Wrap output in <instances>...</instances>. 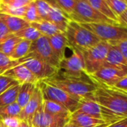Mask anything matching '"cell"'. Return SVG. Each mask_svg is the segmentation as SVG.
I'll return each mask as SVG.
<instances>
[{"instance_id":"cell-17","label":"cell","mask_w":127,"mask_h":127,"mask_svg":"<svg viewBox=\"0 0 127 127\" xmlns=\"http://www.w3.org/2000/svg\"><path fill=\"white\" fill-rule=\"evenodd\" d=\"M48 39L53 53L59 60V61L64 58H65L66 49L69 48V43L65 37L64 33H58L48 37Z\"/></svg>"},{"instance_id":"cell-20","label":"cell","mask_w":127,"mask_h":127,"mask_svg":"<svg viewBox=\"0 0 127 127\" xmlns=\"http://www.w3.org/2000/svg\"><path fill=\"white\" fill-rule=\"evenodd\" d=\"M0 20L6 26L11 34H16L18 32L29 27L30 23L26 22L23 18L0 14Z\"/></svg>"},{"instance_id":"cell-24","label":"cell","mask_w":127,"mask_h":127,"mask_svg":"<svg viewBox=\"0 0 127 127\" xmlns=\"http://www.w3.org/2000/svg\"><path fill=\"white\" fill-rule=\"evenodd\" d=\"M22 39L19 38L14 34H10L0 41V52L8 56H11L16 45Z\"/></svg>"},{"instance_id":"cell-8","label":"cell","mask_w":127,"mask_h":127,"mask_svg":"<svg viewBox=\"0 0 127 127\" xmlns=\"http://www.w3.org/2000/svg\"><path fill=\"white\" fill-rule=\"evenodd\" d=\"M70 19L80 24L111 23L118 24L92 8L86 1L76 2L75 8L69 16Z\"/></svg>"},{"instance_id":"cell-25","label":"cell","mask_w":127,"mask_h":127,"mask_svg":"<svg viewBox=\"0 0 127 127\" xmlns=\"http://www.w3.org/2000/svg\"><path fill=\"white\" fill-rule=\"evenodd\" d=\"M30 25L34 29H36L42 35L46 36L47 37H49L54 34H56L61 32L53 24L44 20L31 23Z\"/></svg>"},{"instance_id":"cell-15","label":"cell","mask_w":127,"mask_h":127,"mask_svg":"<svg viewBox=\"0 0 127 127\" xmlns=\"http://www.w3.org/2000/svg\"><path fill=\"white\" fill-rule=\"evenodd\" d=\"M2 75L13 79L17 82L20 85L26 83L37 85L40 82V80L23 64H19L14 67L5 72Z\"/></svg>"},{"instance_id":"cell-48","label":"cell","mask_w":127,"mask_h":127,"mask_svg":"<svg viewBox=\"0 0 127 127\" xmlns=\"http://www.w3.org/2000/svg\"><path fill=\"white\" fill-rule=\"evenodd\" d=\"M123 2H126V3H127V0H122Z\"/></svg>"},{"instance_id":"cell-50","label":"cell","mask_w":127,"mask_h":127,"mask_svg":"<svg viewBox=\"0 0 127 127\" xmlns=\"http://www.w3.org/2000/svg\"><path fill=\"white\" fill-rule=\"evenodd\" d=\"M31 127H32V126H31Z\"/></svg>"},{"instance_id":"cell-21","label":"cell","mask_w":127,"mask_h":127,"mask_svg":"<svg viewBox=\"0 0 127 127\" xmlns=\"http://www.w3.org/2000/svg\"><path fill=\"white\" fill-rule=\"evenodd\" d=\"M43 108L46 112H47L52 115L68 117H70L71 115V112L67 108H66L62 105H61L58 102H53V101L43 99Z\"/></svg>"},{"instance_id":"cell-6","label":"cell","mask_w":127,"mask_h":127,"mask_svg":"<svg viewBox=\"0 0 127 127\" xmlns=\"http://www.w3.org/2000/svg\"><path fill=\"white\" fill-rule=\"evenodd\" d=\"M109 46L108 42L99 41L94 46L81 51L88 76L103 67Z\"/></svg>"},{"instance_id":"cell-33","label":"cell","mask_w":127,"mask_h":127,"mask_svg":"<svg viewBox=\"0 0 127 127\" xmlns=\"http://www.w3.org/2000/svg\"><path fill=\"white\" fill-rule=\"evenodd\" d=\"M34 5L37 14L40 18V20H45L49 13L51 8V4L47 1H46V0H35Z\"/></svg>"},{"instance_id":"cell-13","label":"cell","mask_w":127,"mask_h":127,"mask_svg":"<svg viewBox=\"0 0 127 127\" xmlns=\"http://www.w3.org/2000/svg\"><path fill=\"white\" fill-rule=\"evenodd\" d=\"M70 120L68 117L52 115L43 110V105L36 111L31 122L32 127H64Z\"/></svg>"},{"instance_id":"cell-26","label":"cell","mask_w":127,"mask_h":127,"mask_svg":"<svg viewBox=\"0 0 127 127\" xmlns=\"http://www.w3.org/2000/svg\"><path fill=\"white\" fill-rule=\"evenodd\" d=\"M20 85H17L8 89L0 95V108L16 102Z\"/></svg>"},{"instance_id":"cell-10","label":"cell","mask_w":127,"mask_h":127,"mask_svg":"<svg viewBox=\"0 0 127 127\" xmlns=\"http://www.w3.org/2000/svg\"><path fill=\"white\" fill-rule=\"evenodd\" d=\"M29 55L58 68L59 60L53 53L49 39L46 36L42 35L37 40L32 43Z\"/></svg>"},{"instance_id":"cell-42","label":"cell","mask_w":127,"mask_h":127,"mask_svg":"<svg viewBox=\"0 0 127 127\" xmlns=\"http://www.w3.org/2000/svg\"><path fill=\"white\" fill-rule=\"evenodd\" d=\"M107 127H127V118H124L120 121L112 123Z\"/></svg>"},{"instance_id":"cell-34","label":"cell","mask_w":127,"mask_h":127,"mask_svg":"<svg viewBox=\"0 0 127 127\" xmlns=\"http://www.w3.org/2000/svg\"><path fill=\"white\" fill-rule=\"evenodd\" d=\"M26 22H28L29 23H36L38 22L40 20V18L39 17L36 8H35V5H34V2L31 3L30 5H29L25 10L24 12V15L23 17Z\"/></svg>"},{"instance_id":"cell-40","label":"cell","mask_w":127,"mask_h":127,"mask_svg":"<svg viewBox=\"0 0 127 127\" xmlns=\"http://www.w3.org/2000/svg\"><path fill=\"white\" fill-rule=\"evenodd\" d=\"M10 34L11 33L9 32L6 26L2 23V21L0 20V41Z\"/></svg>"},{"instance_id":"cell-12","label":"cell","mask_w":127,"mask_h":127,"mask_svg":"<svg viewBox=\"0 0 127 127\" xmlns=\"http://www.w3.org/2000/svg\"><path fill=\"white\" fill-rule=\"evenodd\" d=\"M127 75V69L103 67L88 76L96 85L114 86L121 78Z\"/></svg>"},{"instance_id":"cell-32","label":"cell","mask_w":127,"mask_h":127,"mask_svg":"<svg viewBox=\"0 0 127 127\" xmlns=\"http://www.w3.org/2000/svg\"><path fill=\"white\" fill-rule=\"evenodd\" d=\"M105 2L117 18L121 15L127 8V3L123 2L122 0H105Z\"/></svg>"},{"instance_id":"cell-45","label":"cell","mask_w":127,"mask_h":127,"mask_svg":"<svg viewBox=\"0 0 127 127\" xmlns=\"http://www.w3.org/2000/svg\"><path fill=\"white\" fill-rule=\"evenodd\" d=\"M18 127H31V126L27 122H26L24 120H22Z\"/></svg>"},{"instance_id":"cell-39","label":"cell","mask_w":127,"mask_h":127,"mask_svg":"<svg viewBox=\"0 0 127 127\" xmlns=\"http://www.w3.org/2000/svg\"><path fill=\"white\" fill-rule=\"evenodd\" d=\"M114 87L126 91H127V75H126L125 76H123V78H121L114 85Z\"/></svg>"},{"instance_id":"cell-14","label":"cell","mask_w":127,"mask_h":127,"mask_svg":"<svg viewBox=\"0 0 127 127\" xmlns=\"http://www.w3.org/2000/svg\"><path fill=\"white\" fill-rule=\"evenodd\" d=\"M43 96L39 86L37 85L30 100L24 107V108L22 109L20 118L22 120L27 122L31 126L32 117H34L36 111L39 109V108L43 105Z\"/></svg>"},{"instance_id":"cell-31","label":"cell","mask_w":127,"mask_h":127,"mask_svg":"<svg viewBox=\"0 0 127 127\" xmlns=\"http://www.w3.org/2000/svg\"><path fill=\"white\" fill-rule=\"evenodd\" d=\"M17 65H19L18 60H13L10 56L0 52V75Z\"/></svg>"},{"instance_id":"cell-5","label":"cell","mask_w":127,"mask_h":127,"mask_svg":"<svg viewBox=\"0 0 127 127\" xmlns=\"http://www.w3.org/2000/svg\"><path fill=\"white\" fill-rule=\"evenodd\" d=\"M81 25L95 34L101 41L111 43L127 39V28L120 24L85 23Z\"/></svg>"},{"instance_id":"cell-23","label":"cell","mask_w":127,"mask_h":127,"mask_svg":"<svg viewBox=\"0 0 127 127\" xmlns=\"http://www.w3.org/2000/svg\"><path fill=\"white\" fill-rule=\"evenodd\" d=\"M85 1L94 9L107 17L108 19L116 22L118 23L117 17L111 11L110 8L108 7V4L106 3L105 0H85ZM119 24V23H118Z\"/></svg>"},{"instance_id":"cell-3","label":"cell","mask_w":127,"mask_h":127,"mask_svg":"<svg viewBox=\"0 0 127 127\" xmlns=\"http://www.w3.org/2000/svg\"><path fill=\"white\" fill-rule=\"evenodd\" d=\"M70 49H77L79 51L94 46L101 41L91 32L83 27L80 23L70 20L64 32Z\"/></svg>"},{"instance_id":"cell-49","label":"cell","mask_w":127,"mask_h":127,"mask_svg":"<svg viewBox=\"0 0 127 127\" xmlns=\"http://www.w3.org/2000/svg\"><path fill=\"white\" fill-rule=\"evenodd\" d=\"M1 123H2V122H1ZM2 126H3V127H5V126H4V125H3V124H2Z\"/></svg>"},{"instance_id":"cell-7","label":"cell","mask_w":127,"mask_h":127,"mask_svg":"<svg viewBox=\"0 0 127 127\" xmlns=\"http://www.w3.org/2000/svg\"><path fill=\"white\" fill-rule=\"evenodd\" d=\"M37 85L42 92L43 99L53 101L62 105L67 108L71 114L77 110L80 99L70 95L58 88L46 84L43 81H40L37 83Z\"/></svg>"},{"instance_id":"cell-35","label":"cell","mask_w":127,"mask_h":127,"mask_svg":"<svg viewBox=\"0 0 127 127\" xmlns=\"http://www.w3.org/2000/svg\"><path fill=\"white\" fill-rule=\"evenodd\" d=\"M17 85H19L18 82L13 79L3 75H0V95L8 89Z\"/></svg>"},{"instance_id":"cell-41","label":"cell","mask_w":127,"mask_h":127,"mask_svg":"<svg viewBox=\"0 0 127 127\" xmlns=\"http://www.w3.org/2000/svg\"><path fill=\"white\" fill-rule=\"evenodd\" d=\"M117 21L120 25L127 28V8L125 11L117 17Z\"/></svg>"},{"instance_id":"cell-43","label":"cell","mask_w":127,"mask_h":127,"mask_svg":"<svg viewBox=\"0 0 127 127\" xmlns=\"http://www.w3.org/2000/svg\"><path fill=\"white\" fill-rule=\"evenodd\" d=\"M14 0H0V4L2 5H9Z\"/></svg>"},{"instance_id":"cell-38","label":"cell","mask_w":127,"mask_h":127,"mask_svg":"<svg viewBox=\"0 0 127 127\" xmlns=\"http://www.w3.org/2000/svg\"><path fill=\"white\" fill-rule=\"evenodd\" d=\"M35 0H14V1L8 5L15 8H26L31 3L34 2Z\"/></svg>"},{"instance_id":"cell-1","label":"cell","mask_w":127,"mask_h":127,"mask_svg":"<svg viewBox=\"0 0 127 127\" xmlns=\"http://www.w3.org/2000/svg\"><path fill=\"white\" fill-rule=\"evenodd\" d=\"M92 99L115 114L127 118V91L114 86L96 85Z\"/></svg>"},{"instance_id":"cell-22","label":"cell","mask_w":127,"mask_h":127,"mask_svg":"<svg viewBox=\"0 0 127 127\" xmlns=\"http://www.w3.org/2000/svg\"><path fill=\"white\" fill-rule=\"evenodd\" d=\"M36 85H34L32 83H26L20 85L16 102L20 105L22 109L24 108V107L30 100L33 92L36 88Z\"/></svg>"},{"instance_id":"cell-47","label":"cell","mask_w":127,"mask_h":127,"mask_svg":"<svg viewBox=\"0 0 127 127\" xmlns=\"http://www.w3.org/2000/svg\"><path fill=\"white\" fill-rule=\"evenodd\" d=\"M0 127H3V126H2V123H1V121H0Z\"/></svg>"},{"instance_id":"cell-9","label":"cell","mask_w":127,"mask_h":127,"mask_svg":"<svg viewBox=\"0 0 127 127\" xmlns=\"http://www.w3.org/2000/svg\"><path fill=\"white\" fill-rule=\"evenodd\" d=\"M75 112L82 113L89 115L92 117L102 120L108 123L112 124L120 121L123 117H121L103 105L99 104L93 99H82L80 100L79 107Z\"/></svg>"},{"instance_id":"cell-27","label":"cell","mask_w":127,"mask_h":127,"mask_svg":"<svg viewBox=\"0 0 127 127\" xmlns=\"http://www.w3.org/2000/svg\"><path fill=\"white\" fill-rule=\"evenodd\" d=\"M31 41L26 40H21L15 46L12 54L11 55V58L13 60H19L26 57L30 51V47L32 45Z\"/></svg>"},{"instance_id":"cell-44","label":"cell","mask_w":127,"mask_h":127,"mask_svg":"<svg viewBox=\"0 0 127 127\" xmlns=\"http://www.w3.org/2000/svg\"><path fill=\"white\" fill-rule=\"evenodd\" d=\"M64 127H79V126H78L76 124H75L74 123H73V122L69 120Z\"/></svg>"},{"instance_id":"cell-19","label":"cell","mask_w":127,"mask_h":127,"mask_svg":"<svg viewBox=\"0 0 127 127\" xmlns=\"http://www.w3.org/2000/svg\"><path fill=\"white\" fill-rule=\"evenodd\" d=\"M109 44L110 46L103 67L127 69V64L118 48L113 44Z\"/></svg>"},{"instance_id":"cell-37","label":"cell","mask_w":127,"mask_h":127,"mask_svg":"<svg viewBox=\"0 0 127 127\" xmlns=\"http://www.w3.org/2000/svg\"><path fill=\"white\" fill-rule=\"evenodd\" d=\"M2 124L4 125L5 127H18L20 123H21L22 120L18 117H8V118H5L3 119L2 120H0Z\"/></svg>"},{"instance_id":"cell-28","label":"cell","mask_w":127,"mask_h":127,"mask_svg":"<svg viewBox=\"0 0 127 127\" xmlns=\"http://www.w3.org/2000/svg\"><path fill=\"white\" fill-rule=\"evenodd\" d=\"M22 108L17 102L0 108V120L8 117H20Z\"/></svg>"},{"instance_id":"cell-29","label":"cell","mask_w":127,"mask_h":127,"mask_svg":"<svg viewBox=\"0 0 127 127\" xmlns=\"http://www.w3.org/2000/svg\"><path fill=\"white\" fill-rule=\"evenodd\" d=\"M47 2L58 8L67 16L72 14L76 5V2L74 0H48Z\"/></svg>"},{"instance_id":"cell-30","label":"cell","mask_w":127,"mask_h":127,"mask_svg":"<svg viewBox=\"0 0 127 127\" xmlns=\"http://www.w3.org/2000/svg\"><path fill=\"white\" fill-rule=\"evenodd\" d=\"M14 34L22 40H26L31 42H33L37 40L40 37L42 36V34L36 29L32 27L31 25L29 27L18 32L17 33Z\"/></svg>"},{"instance_id":"cell-36","label":"cell","mask_w":127,"mask_h":127,"mask_svg":"<svg viewBox=\"0 0 127 127\" xmlns=\"http://www.w3.org/2000/svg\"><path fill=\"white\" fill-rule=\"evenodd\" d=\"M109 43L113 44L118 48V49L120 50L121 55H123V57L124 58L127 64V39L119 40V41H115V42H111Z\"/></svg>"},{"instance_id":"cell-18","label":"cell","mask_w":127,"mask_h":127,"mask_svg":"<svg viewBox=\"0 0 127 127\" xmlns=\"http://www.w3.org/2000/svg\"><path fill=\"white\" fill-rule=\"evenodd\" d=\"M70 121L74 123L79 127H107L111 125L110 123H108L102 120H99L79 112L71 114Z\"/></svg>"},{"instance_id":"cell-16","label":"cell","mask_w":127,"mask_h":127,"mask_svg":"<svg viewBox=\"0 0 127 127\" xmlns=\"http://www.w3.org/2000/svg\"><path fill=\"white\" fill-rule=\"evenodd\" d=\"M45 20H47L53 24L61 32L64 33L71 20L70 19L69 16L64 13L58 8L51 5L49 13Z\"/></svg>"},{"instance_id":"cell-11","label":"cell","mask_w":127,"mask_h":127,"mask_svg":"<svg viewBox=\"0 0 127 127\" xmlns=\"http://www.w3.org/2000/svg\"><path fill=\"white\" fill-rule=\"evenodd\" d=\"M19 64H23L40 81L53 76L58 72V69L49 64L29 55V54L18 60Z\"/></svg>"},{"instance_id":"cell-46","label":"cell","mask_w":127,"mask_h":127,"mask_svg":"<svg viewBox=\"0 0 127 127\" xmlns=\"http://www.w3.org/2000/svg\"><path fill=\"white\" fill-rule=\"evenodd\" d=\"M74 1H76V2H82V1H85V0H74Z\"/></svg>"},{"instance_id":"cell-4","label":"cell","mask_w":127,"mask_h":127,"mask_svg":"<svg viewBox=\"0 0 127 127\" xmlns=\"http://www.w3.org/2000/svg\"><path fill=\"white\" fill-rule=\"evenodd\" d=\"M73 53L69 57L64 58L59 61L57 74L68 79H88L86 73L85 62L81 51L77 49H70Z\"/></svg>"},{"instance_id":"cell-2","label":"cell","mask_w":127,"mask_h":127,"mask_svg":"<svg viewBox=\"0 0 127 127\" xmlns=\"http://www.w3.org/2000/svg\"><path fill=\"white\" fill-rule=\"evenodd\" d=\"M41 81L58 88L80 100L82 99H92L93 94L96 88V85L91 79H68L62 77L57 73L52 77Z\"/></svg>"}]
</instances>
